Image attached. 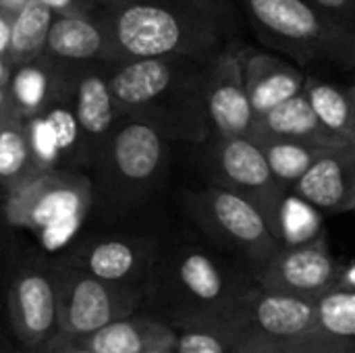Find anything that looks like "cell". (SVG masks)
Segmentation results:
<instances>
[{"mask_svg":"<svg viewBox=\"0 0 355 353\" xmlns=\"http://www.w3.org/2000/svg\"><path fill=\"white\" fill-rule=\"evenodd\" d=\"M8 73H10V64H8L4 58H0V85H6Z\"/></svg>","mask_w":355,"mask_h":353,"instance_id":"38","label":"cell"},{"mask_svg":"<svg viewBox=\"0 0 355 353\" xmlns=\"http://www.w3.org/2000/svg\"><path fill=\"white\" fill-rule=\"evenodd\" d=\"M337 25L355 33V0H306Z\"/></svg>","mask_w":355,"mask_h":353,"instance_id":"29","label":"cell"},{"mask_svg":"<svg viewBox=\"0 0 355 353\" xmlns=\"http://www.w3.org/2000/svg\"><path fill=\"white\" fill-rule=\"evenodd\" d=\"M258 146L264 152V158L272 177L289 191L314 166L320 154L329 150V148H316V146L295 144V141H262Z\"/></svg>","mask_w":355,"mask_h":353,"instance_id":"27","label":"cell"},{"mask_svg":"<svg viewBox=\"0 0 355 353\" xmlns=\"http://www.w3.org/2000/svg\"><path fill=\"white\" fill-rule=\"evenodd\" d=\"M8 44H10V19L0 10V58L4 60L8 54Z\"/></svg>","mask_w":355,"mask_h":353,"instance_id":"34","label":"cell"},{"mask_svg":"<svg viewBox=\"0 0 355 353\" xmlns=\"http://www.w3.org/2000/svg\"><path fill=\"white\" fill-rule=\"evenodd\" d=\"M291 191L320 212L355 210V144L324 150Z\"/></svg>","mask_w":355,"mask_h":353,"instance_id":"18","label":"cell"},{"mask_svg":"<svg viewBox=\"0 0 355 353\" xmlns=\"http://www.w3.org/2000/svg\"><path fill=\"white\" fill-rule=\"evenodd\" d=\"M119 60H212L243 46L233 0H108L100 10Z\"/></svg>","mask_w":355,"mask_h":353,"instance_id":"1","label":"cell"},{"mask_svg":"<svg viewBox=\"0 0 355 353\" xmlns=\"http://www.w3.org/2000/svg\"><path fill=\"white\" fill-rule=\"evenodd\" d=\"M171 141L152 125L121 117L92 169V212L119 218L146 204L166 179Z\"/></svg>","mask_w":355,"mask_h":353,"instance_id":"4","label":"cell"},{"mask_svg":"<svg viewBox=\"0 0 355 353\" xmlns=\"http://www.w3.org/2000/svg\"><path fill=\"white\" fill-rule=\"evenodd\" d=\"M314 306L322 353H355V291L333 289Z\"/></svg>","mask_w":355,"mask_h":353,"instance_id":"23","label":"cell"},{"mask_svg":"<svg viewBox=\"0 0 355 353\" xmlns=\"http://www.w3.org/2000/svg\"><path fill=\"white\" fill-rule=\"evenodd\" d=\"M15 114L12 108H10V102H8V94H6V85H0V125L10 117Z\"/></svg>","mask_w":355,"mask_h":353,"instance_id":"37","label":"cell"},{"mask_svg":"<svg viewBox=\"0 0 355 353\" xmlns=\"http://www.w3.org/2000/svg\"><path fill=\"white\" fill-rule=\"evenodd\" d=\"M241 69L248 100L256 119L302 94L308 79V75L291 60L250 46H243L241 50Z\"/></svg>","mask_w":355,"mask_h":353,"instance_id":"19","label":"cell"},{"mask_svg":"<svg viewBox=\"0 0 355 353\" xmlns=\"http://www.w3.org/2000/svg\"><path fill=\"white\" fill-rule=\"evenodd\" d=\"M304 94L329 133L345 144H355V104L347 87L308 75Z\"/></svg>","mask_w":355,"mask_h":353,"instance_id":"24","label":"cell"},{"mask_svg":"<svg viewBox=\"0 0 355 353\" xmlns=\"http://www.w3.org/2000/svg\"><path fill=\"white\" fill-rule=\"evenodd\" d=\"M42 353H89V352L81 350V347H79V345H75L71 339H64V337H60V335H58V337L54 339V343H52L50 347H46Z\"/></svg>","mask_w":355,"mask_h":353,"instance_id":"33","label":"cell"},{"mask_svg":"<svg viewBox=\"0 0 355 353\" xmlns=\"http://www.w3.org/2000/svg\"><path fill=\"white\" fill-rule=\"evenodd\" d=\"M62 71L69 77L71 104L81 137V164L85 173L96 166L98 156L114 131L121 114L108 87L106 64H89Z\"/></svg>","mask_w":355,"mask_h":353,"instance_id":"14","label":"cell"},{"mask_svg":"<svg viewBox=\"0 0 355 353\" xmlns=\"http://www.w3.org/2000/svg\"><path fill=\"white\" fill-rule=\"evenodd\" d=\"M27 2H29V0H0V10H2L8 19H12Z\"/></svg>","mask_w":355,"mask_h":353,"instance_id":"36","label":"cell"},{"mask_svg":"<svg viewBox=\"0 0 355 353\" xmlns=\"http://www.w3.org/2000/svg\"><path fill=\"white\" fill-rule=\"evenodd\" d=\"M92 212V179L81 171H46L2 196L4 223L31 233L44 254L67 250Z\"/></svg>","mask_w":355,"mask_h":353,"instance_id":"6","label":"cell"},{"mask_svg":"<svg viewBox=\"0 0 355 353\" xmlns=\"http://www.w3.org/2000/svg\"><path fill=\"white\" fill-rule=\"evenodd\" d=\"M67 89V75L46 56L10 67L6 94L12 112L27 121L48 108Z\"/></svg>","mask_w":355,"mask_h":353,"instance_id":"22","label":"cell"},{"mask_svg":"<svg viewBox=\"0 0 355 353\" xmlns=\"http://www.w3.org/2000/svg\"><path fill=\"white\" fill-rule=\"evenodd\" d=\"M252 139L256 144L262 141H295L308 144L316 148H337L345 146L339 137L329 133L318 117L314 114L306 94H297L295 98L279 104L270 112L258 117L254 121Z\"/></svg>","mask_w":355,"mask_h":353,"instance_id":"21","label":"cell"},{"mask_svg":"<svg viewBox=\"0 0 355 353\" xmlns=\"http://www.w3.org/2000/svg\"><path fill=\"white\" fill-rule=\"evenodd\" d=\"M252 353H293V352H283V350H252Z\"/></svg>","mask_w":355,"mask_h":353,"instance_id":"39","label":"cell"},{"mask_svg":"<svg viewBox=\"0 0 355 353\" xmlns=\"http://www.w3.org/2000/svg\"><path fill=\"white\" fill-rule=\"evenodd\" d=\"M19 256L17 243L8 233H0V310L4 314V295H6V285L8 277L12 270V264Z\"/></svg>","mask_w":355,"mask_h":353,"instance_id":"30","label":"cell"},{"mask_svg":"<svg viewBox=\"0 0 355 353\" xmlns=\"http://www.w3.org/2000/svg\"><path fill=\"white\" fill-rule=\"evenodd\" d=\"M62 71V69H60ZM64 73V71H62ZM67 75V73H64ZM25 133L31 156L40 173L46 171H81V137L67 89L40 114L25 121Z\"/></svg>","mask_w":355,"mask_h":353,"instance_id":"16","label":"cell"},{"mask_svg":"<svg viewBox=\"0 0 355 353\" xmlns=\"http://www.w3.org/2000/svg\"><path fill=\"white\" fill-rule=\"evenodd\" d=\"M216 327L235 333L250 350L322 353L314 302L266 291L256 283L235 300Z\"/></svg>","mask_w":355,"mask_h":353,"instance_id":"8","label":"cell"},{"mask_svg":"<svg viewBox=\"0 0 355 353\" xmlns=\"http://www.w3.org/2000/svg\"><path fill=\"white\" fill-rule=\"evenodd\" d=\"M175 353H252L229 329L216 325L189 327L177 331Z\"/></svg>","mask_w":355,"mask_h":353,"instance_id":"28","label":"cell"},{"mask_svg":"<svg viewBox=\"0 0 355 353\" xmlns=\"http://www.w3.org/2000/svg\"><path fill=\"white\" fill-rule=\"evenodd\" d=\"M202 146L210 183L252 202L283 243L281 212L291 191L272 177L262 148L252 137H208Z\"/></svg>","mask_w":355,"mask_h":353,"instance_id":"11","label":"cell"},{"mask_svg":"<svg viewBox=\"0 0 355 353\" xmlns=\"http://www.w3.org/2000/svg\"><path fill=\"white\" fill-rule=\"evenodd\" d=\"M58 335L64 339L87 337L106 325L131 316L144 306V289L100 281L64 256L54 258Z\"/></svg>","mask_w":355,"mask_h":353,"instance_id":"10","label":"cell"},{"mask_svg":"<svg viewBox=\"0 0 355 353\" xmlns=\"http://www.w3.org/2000/svg\"><path fill=\"white\" fill-rule=\"evenodd\" d=\"M343 264H339L327 243L324 233L295 246H283L258 273L254 283L266 291L318 302L335 289Z\"/></svg>","mask_w":355,"mask_h":353,"instance_id":"13","label":"cell"},{"mask_svg":"<svg viewBox=\"0 0 355 353\" xmlns=\"http://www.w3.org/2000/svg\"><path fill=\"white\" fill-rule=\"evenodd\" d=\"M258 40L300 69L355 71V33L306 0H233Z\"/></svg>","mask_w":355,"mask_h":353,"instance_id":"5","label":"cell"},{"mask_svg":"<svg viewBox=\"0 0 355 353\" xmlns=\"http://www.w3.org/2000/svg\"><path fill=\"white\" fill-rule=\"evenodd\" d=\"M347 92H349V96H352V100H354V104H355V83L352 85V87H347Z\"/></svg>","mask_w":355,"mask_h":353,"instance_id":"40","label":"cell"},{"mask_svg":"<svg viewBox=\"0 0 355 353\" xmlns=\"http://www.w3.org/2000/svg\"><path fill=\"white\" fill-rule=\"evenodd\" d=\"M54 15H73V12H96L102 10L108 0H42Z\"/></svg>","mask_w":355,"mask_h":353,"instance_id":"31","label":"cell"},{"mask_svg":"<svg viewBox=\"0 0 355 353\" xmlns=\"http://www.w3.org/2000/svg\"><path fill=\"white\" fill-rule=\"evenodd\" d=\"M54 12L42 0H29L10 19V44L6 62L10 67L44 56Z\"/></svg>","mask_w":355,"mask_h":353,"instance_id":"25","label":"cell"},{"mask_svg":"<svg viewBox=\"0 0 355 353\" xmlns=\"http://www.w3.org/2000/svg\"><path fill=\"white\" fill-rule=\"evenodd\" d=\"M62 256L100 281L146 291L160 246L148 235H98L79 241Z\"/></svg>","mask_w":355,"mask_h":353,"instance_id":"12","label":"cell"},{"mask_svg":"<svg viewBox=\"0 0 355 353\" xmlns=\"http://www.w3.org/2000/svg\"><path fill=\"white\" fill-rule=\"evenodd\" d=\"M337 291H355V262L341 268V275L335 285Z\"/></svg>","mask_w":355,"mask_h":353,"instance_id":"32","label":"cell"},{"mask_svg":"<svg viewBox=\"0 0 355 353\" xmlns=\"http://www.w3.org/2000/svg\"><path fill=\"white\" fill-rule=\"evenodd\" d=\"M44 56L60 69L110 64L119 60L108 23L100 10L54 15Z\"/></svg>","mask_w":355,"mask_h":353,"instance_id":"17","label":"cell"},{"mask_svg":"<svg viewBox=\"0 0 355 353\" xmlns=\"http://www.w3.org/2000/svg\"><path fill=\"white\" fill-rule=\"evenodd\" d=\"M354 212H355V210H354Z\"/></svg>","mask_w":355,"mask_h":353,"instance_id":"41","label":"cell"},{"mask_svg":"<svg viewBox=\"0 0 355 353\" xmlns=\"http://www.w3.org/2000/svg\"><path fill=\"white\" fill-rule=\"evenodd\" d=\"M254 285L233 260L218 258L200 246L162 252L144 293V308L175 331L216 325L235 300Z\"/></svg>","mask_w":355,"mask_h":353,"instance_id":"3","label":"cell"},{"mask_svg":"<svg viewBox=\"0 0 355 353\" xmlns=\"http://www.w3.org/2000/svg\"><path fill=\"white\" fill-rule=\"evenodd\" d=\"M0 353H25L17 345V341L12 339V335L6 333L2 327H0Z\"/></svg>","mask_w":355,"mask_h":353,"instance_id":"35","label":"cell"},{"mask_svg":"<svg viewBox=\"0 0 355 353\" xmlns=\"http://www.w3.org/2000/svg\"><path fill=\"white\" fill-rule=\"evenodd\" d=\"M189 218L252 279L283 248L262 212L245 198L208 183L183 198Z\"/></svg>","mask_w":355,"mask_h":353,"instance_id":"7","label":"cell"},{"mask_svg":"<svg viewBox=\"0 0 355 353\" xmlns=\"http://www.w3.org/2000/svg\"><path fill=\"white\" fill-rule=\"evenodd\" d=\"M241 50L243 46L227 50L206 67L204 104L210 137H252L256 117L243 83Z\"/></svg>","mask_w":355,"mask_h":353,"instance_id":"15","label":"cell"},{"mask_svg":"<svg viewBox=\"0 0 355 353\" xmlns=\"http://www.w3.org/2000/svg\"><path fill=\"white\" fill-rule=\"evenodd\" d=\"M8 333L27 353H42L58 337L54 258L44 252L17 256L4 295Z\"/></svg>","mask_w":355,"mask_h":353,"instance_id":"9","label":"cell"},{"mask_svg":"<svg viewBox=\"0 0 355 353\" xmlns=\"http://www.w3.org/2000/svg\"><path fill=\"white\" fill-rule=\"evenodd\" d=\"M71 341L89 353H158L175 350L177 331L139 310L87 337Z\"/></svg>","mask_w":355,"mask_h":353,"instance_id":"20","label":"cell"},{"mask_svg":"<svg viewBox=\"0 0 355 353\" xmlns=\"http://www.w3.org/2000/svg\"><path fill=\"white\" fill-rule=\"evenodd\" d=\"M37 173L25 133V121L10 114L0 125V196L10 193Z\"/></svg>","mask_w":355,"mask_h":353,"instance_id":"26","label":"cell"},{"mask_svg":"<svg viewBox=\"0 0 355 353\" xmlns=\"http://www.w3.org/2000/svg\"><path fill=\"white\" fill-rule=\"evenodd\" d=\"M193 58H125L106 64L121 117L156 127L168 141L204 144L210 125L204 104L206 67Z\"/></svg>","mask_w":355,"mask_h":353,"instance_id":"2","label":"cell"}]
</instances>
